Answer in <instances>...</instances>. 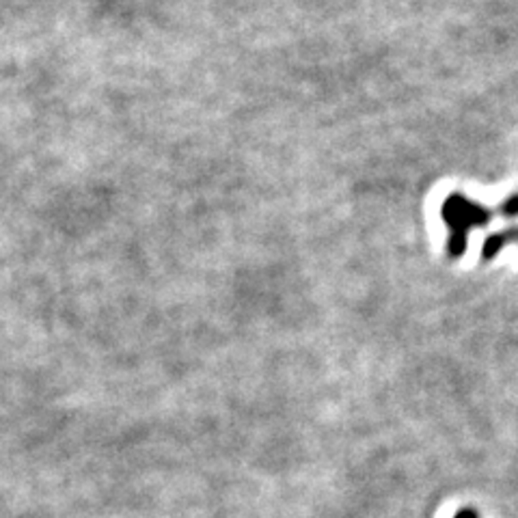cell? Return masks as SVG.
Listing matches in <instances>:
<instances>
[{
  "label": "cell",
  "mask_w": 518,
  "mask_h": 518,
  "mask_svg": "<svg viewBox=\"0 0 518 518\" xmlns=\"http://www.w3.org/2000/svg\"><path fill=\"white\" fill-rule=\"evenodd\" d=\"M495 214L497 212L488 210V208L473 201V199L460 195V192L445 197L441 206V218L445 227H447V253L454 259L463 258L464 251H467L471 232L486 227L493 221Z\"/></svg>",
  "instance_id": "1"
},
{
  "label": "cell",
  "mask_w": 518,
  "mask_h": 518,
  "mask_svg": "<svg viewBox=\"0 0 518 518\" xmlns=\"http://www.w3.org/2000/svg\"><path fill=\"white\" fill-rule=\"evenodd\" d=\"M454 518H480V516H478V512L471 510V507H464V510H460Z\"/></svg>",
  "instance_id": "2"
}]
</instances>
